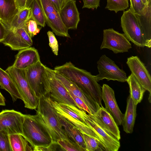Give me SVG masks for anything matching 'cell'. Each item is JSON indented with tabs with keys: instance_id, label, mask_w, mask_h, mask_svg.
Returning <instances> with one entry per match:
<instances>
[{
	"instance_id": "cell-1",
	"label": "cell",
	"mask_w": 151,
	"mask_h": 151,
	"mask_svg": "<svg viewBox=\"0 0 151 151\" xmlns=\"http://www.w3.org/2000/svg\"><path fill=\"white\" fill-rule=\"evenodd\" d=\"M54 70L73 83L94 102L102 106L101 87L90 72L76 67L70 62L56 66Z\"/></svg>"
},
{
	"instance_id": "cell-2",
	"label": "cell",
	"mask_w": 151,
	"mask_h": 151,
	"mask_svg": "<svg viewBox=\"0 0 151 151\" xmlns=\"http://www.w3.org/2000/svg\"><path fill=\"white\" fill-rule=\"evenodd\" d=\"M37 109L36 114L39 121L49 134L53 141L70 139L63 128L48 95L38 99Z\"/></svg>"
},
{
	"instance_id": "cell-3",
	"label": "cell",
	"mask_w": 151,
	"mask_h": 151,
	"mask_svg": "<svg viewBox=\"0 0 151 151\" xmlns=\"http://www.w3.org/2000/svg\"><path fill=\"white\" fill-rule=\"evenodd\" d=\"M22 136L33 150L50 145L53 142L47 131L39 121L37 115L24 114Z\"/></svg>"
},
{
	"instance_id": "cell-4",
	"label": "cell",
	"mask_w": 151,
	"mask_h": 151,
	"mask_svg": "<svg viewBox=\"0 0 151 151\" xmlns=\"http://www.w3.org/2000/svg\"><path fill=\"white\" fill-rule=\"evenodd\" d=\"M70 106L83 118L85 123L100 139L106 151H117L120 147L119 140L106 129L103 124L92 114L90 115L83 109L74 106Z\"/></svg>"
},
{
	"instance_id": "cell-5",
	"label": "cell",
	"mask_w": 151,
	"mask_h": 151,
	"mask_svg": "<svg viewBox=\"0 0 151 151\" xmlns=\"http://www.w3.org/2000/svg\"><path fill=\"white\" fill-rule=\"evenodd\" d=\"M121 22L124 34L129 41L138 47H151V43L147 41L144 37L138 15L130 8L124 12Z\"/></svg>"
},
{
	"instance_id": "cell-6",
	"label": "cell",
	"mask_w": 151,
	"mask_h": 151,
	"mask_svg": "<svg viewBox=\"0 0 151 151\" xmlns=\"http://www.w3.org/2000/svg\"><path fill=\"white\" fill-rule=\"evenodd\" d=\"M26 77L35 95L38 99L50 91L46 66L40 61L25 69Z\"/></svg>"
},
{
	"instance_id": "cell-7",
	"label": "cell",
	"mask_w": 151,
	"mask_h": 151,
	"mask_svg": "<svg viewBox=\"0 0 151 151\" xmlns=\"http://www.w3.org/2000/svg\"><path fill=\"white\" fill-rule=\"evenodd\" d=\"M12 78L19 90L24 107L30 109L37 108L38 99L35 95L27 80L25 70L12 65L5 70Z\"/></svg>"
},
{
	"instance_id": "cell-8",
	"label": "cell",
	"mask_w": 151,
	"mask_h": 151,
	"mask_svg": "<svg viewBox=\"0 0 151 151\" xmlns=\"http://www.w3.org/2000/svg\"><path fill=\"white\" fill-rule=\"evenodd\" d=\"M41 8L46 24L56 35L70 37L68 30L63 24L59 12L50 0H36Z\"/></svg>"
},
{
	"instance_id": "cell-9",
	"label": "cell",
	"mask_w": 151,
	"mask_h": 151,
	"mask_svg": "<svg viewBox=\"0 0 151 151\" xmlns=\"http://www.w3.org/2000/svg\"><path fill=\"white\" fill-rule=\"evenodd\" d=\"M97 63L99 74L94 76L97 82L105 79L121 82L127 81L128 77L125 71L105 55L100 57Z\"/></svg>"
},
{
	"instance_id": "cell-10",
	"label": "cell",
	"mask_w": 151,
	"mask_h": 151,
	"mask_svg": "<svg viewBox=\"0 0 151 151\" xmlns=\"http://www.w3.org/2000/svg\"><path fill=\"white\" fill-rule=\"evenodd\" d=\"M51 102L58 114L71 122L82 133L95 138L102 145L100 139L95 132L85 123L81 116L73 110L69 105L58 103L51 99Z\"/></svg>"
},
{
	"instance_id": "cell-11",
	"label": "cell",
	"mask_w": 151,
	"mask_h": 151,
	"mask_svg": "<svg viewBox=\"0 0 151 151\" xmlns=\"http://www.w3.org/2000/svg\"><path fill=\"white\" fill-rule=\"evenodd\" d=\"M131 48V43L124 34L120 33L112 28L104 30L101 49L106 48L117 53L127 52Z\"/></svg>"
},
{
	"instance_id": "cell-12",
	"label": "cell",
	"mask_w": 151,
	"mask_h": 151,
	"mask_svg": "<svg viewBox=\"0 0 151 151\" xmlns=\"http://www.w3.org/2000/svg\"><path fill=\"white\" fill-rule=\"evenodd\" d=\"M24 114L13 109L0 112V131L8 135L22 134Z\"/></svg>"
},
{
	"instance_id": "cell-13",
	"label": "cell",
	"mask_w": 151,
	"mask_h": 151,
	"mask_svg": "<svg viewBox=\"0 0 151 151\" xmlns=\"http://www.w3.org/2000/svg\"><path fill=\"white\" fill-rule=\"evenodd\" d=\"M50 91L47 94L50 99L58 103L78 106L63 84L55 76L53 70L46 66Z\"/></svg>"
},
{
	"instance_id": "cell-14",
	"label": "cell",
	"mask_w": 151,
	"mask_h": 151,
	"mask_svg": "<svg viewBox=\"0 0 151 151\" xmlns=\"http://www.w3.org/2000/svg\"><path fill=\"white\" fill-rule=\"evenodd\" d=\"M1 42L14 50L29 48L33 44L32 38L24 27L15 29H8Z\"/></svg>"
},
{
	"instance_id": "cell-15",
	"label": "cell",
	"mask_w": 151,
	"mask_h": 151,
	"mask_svg": "<svg viewBox=\"0 0 151 151\" xmlns=\"http://www.w3.org/2000/svg\"><path fill=\"white\" fill-rule=\"evenodd\" d=\"M126 63L132 73L141 85L150 93L149 100L150 101L151 78L145 66L137 56H132L127 59Z\"/></svg>"
},
{
	"instance_id": "cell-16",
	"label": "cell",
	"mask_w": 151,
	"mask_h": 151,
	"mask_svg": "<svg viewBox=\"0 0 151 151\" xmlns=\"http://www.w3.org/2000/svg\"><path fill=\"white\" fill-rule=\"evenodd\" d=\"M101 87L102 97L105 109L112 116L118 125L122 124L124 114L121 112L117 103L114 90L107 84Z\"/></svg>"
},
{
	"instance_id": "cell-17",
	"label": "cell",
	"mask_w": 151,
	"mask_h": 151,
	"mask_svg": "<svg viewBox=\"0 0 151 151\" xmlns=\"http://www.w3.org/2000/svg\"><path fill=\"white\" fill-rule=\"evenodd\" d=\"M75 0H68L59 12L61 20L65 27L76 29L80 21V13Z\"/></svg>"
},
{
	"instance_id": "cell-18",
	"label": "cell",
	"mask_w": 151,
	"mask_h": 151,
	"mask_svg": "<svg viewBox=\"0 0 151 151\" xmlns=\"http://www.w3.org/2000/svg\"><path fill=\"white\" fill-rule=\"evenodd\" d=\"M40 61L38 51L34 47H30L19 50L15 56L12 66L18 69L25 70Z\"/></svg>"
},
{
	"instance_id": "cell-19",
	"label": "cell",
	"mask_w": 151,
	"mask_h": 151,
	"mask_svg": "<svg viewBox=\"0 0 151 151\" xmlns=\"http://www.w3.org/2000/svg\"><path fill=\"white\" fill-rule=\"evenodd\" d=\"M55 77L63 84L68 90L81 99L87 106L92 114L95 113L100 106L85 95L73 83L53 70Z\"/></svg>"
},
{
	"instance_id": "cell-20",
	"label": "cell",
	"mask_w": 151,
	"mask_h": 151,
	"mask_svg": "<svg viewBox=\"0 0 151 151\" xmlns=\"http://www.w3.org/2000/svg\"><path fill=\"white\" fill-rule=\"evenodd\" d=\"M92 115L98 119L117 139H120V132L118 125L112 116L103 106L99 107L96 112Z\"/></svg>"
},
{
	"instance_id": "cell-21",
	"label": "cell",
	"mask_w": 151,
	"mask_h": 151,
	"mask_svg": "<svg viewBox=\"0 0 151 151\" xmlns=\"http://www.w3.org/2000/svg\"><path fill=\"white\" fill-rule=\"evenodd\" d=\"M0 88L7 91L10 94L13 101L22 99L19 89L11 76L0 67Z\"/></svg>"
},
{
	"instance_id": "cell-22",
	"label": "cell",
	"mask_w": 151,
	"mask_h": 151,
	"mask_svg": "<svg viewBox=\"0 0 151 151\" xmlns=\"http://www.w3.org/2000/svg\"><path fill=\"white\" fill-rule=\"evenodd\" d=\"M137 106L129 95L127 99L126 110L122 124L124 131L127 133H131L133 132L137 114Z\"/></svg>"
},
{
	"instance_id": "cell-23",
	"label": "cell",
	"mask_w": 151,
	"mask_h": 151,
	"mask_svg": "<svg viewBox=\"0 0 151 151\" xmlns=\"http://www.w3.org/2000/svg\"><path fill=\"white\" fill-rule=\"evenodd\" d=\"M14 0H0V20L4 24L7 29L18 11Z\"/></svg>"
},
{
	"instance_id": "cell-24",
	"label": "cell",
	"mask_w": 151,
	"mask_h": 151,
	"mask_svg": "<svg viewBox=\"0 0 151 151\" xmlns=\"http://www.w3.org/2000/svg\"><path fill=\"white\" fill-rule=\"evenodd\" d=\"M58 115L68 137L86 151V146L82 133L65 118L58 114Z\"/></svg>"
},
{
	"instance_id": "cell-25",
	"label": "cell",
	"mask_w": 151,
	"mask_h": 151,
	"mask_svg": "<svg viewBox=\"0 0 151 151\" xmlns=\"http://www.w3.org/2000/svg\"><path fill=\"white\" fill-rule=\"evenodd\" d=\"M127 82L129 87V95L134 104L137 105L142 100L146 90L132 73L128 77Z\"/></svg>"
},
{
	"instance_id": "cell-26",
	"label": "cell",
	"mask_w": 151,
	"mask_h": 151,
	"mask_svg": "<svg viewBox=\"0 0 151 151\" xmlns=\"http://www.w3.org/2000/svg\"><path fill=\"white\" fill-rule=\"evenodd\" d=\"M30 7H24L19 9L12 19L9 29H15L24 27L31 16Z\"/></svg>"
},
{
	"instance_id": "cell-27",
	"label": "cell",
	"mask_w": 151,
	"mask_h": 151,
	"mask_svg": "<svg viewBox=\"0 0 151 151\" xmlns=\"http://www.w3.org/2000/svg\"><path fill=\"white\" fill-rule=\"evenodd\" d=\"M12 151H32L33 149L27 141L20 134L9 135Z\"/></svg>"
},
{
	"instance_id": "cell-28",
	"label": "cell",
	"mask_w": 151,
	"mask_h": 151,
	"mask_svg": "<svg viewBox=\"0 0 151 151\" xmlns=\"http://www.w3.org/2000/svg\"><path fill=\"white\" fill-rule=\"evenodd\" d=\"M141 24L143 33L145 39L151 43V4L145 14V20L144 16L138 15Z\"/></svg>"
},
{
	"instance_id": "cell-29",
	"label": "cell",
	"mask_w": 151,
	"mask_h": 151,
	"mask_svg": "<svg viewBox=\"0 0 151 151\" xmlns=\"http://www.w3.org/2000/svg\"><path fill=\"white\" fill-rule=\"evenodd\" d=\"M30 7L32 15L40 26L44 27L46 22L42 11L36 0H34Z\"/></svg>"
},
{
	"instance_id": "cell-30",
	"label": "cell",
	"mask_w": 151,
	"mask_h": 151,
	"mask_svg": "<svg viewBox=\"0 0 151 151\" xmlns=\"http://www.w3.org/2000/svg\"><path fill=\"white\" fill-rule=\"evenodd\" d=\"M83 133L86 151H106L103 145L95 138Z\"/></svg>"
},
{
	"instance_id": "cell-31",
	"label": "cell",
	"mask_w": 151,
	"mask_h": 151,
	"mask_svg": "<svg viewBox=\"0 0 151 151\" xmlns=\"http://www.w3.org/2000/svg\"><path fill=\"white\" fill-rule=\"evenodd\" d=\"M105 8L116 13L119 11H124L129 6L128 0H107Z\"/></svg>"
},
{
	"instance_id": "cell-32",
	"label": "cell",
	"mask_w": 151,
	"mask_h": 151,
	"mask_svg": "<svg viewBox=\"0 0 151 151\" xmlns=\"http://www.w3.org/2000/svg\"><path fill=\"white\" fill-rule=\"evenodd\" d=\"M57 142L62 150L67 151H86L83 148L70 139L58 140Z\"/></svg>"
},
{
	"instance_id": "cell-33",
	"label": "cell",
	"mask_w": 151,
	"mask_h": 151,
	"mask_svg": "<svg viewBox=\"0 0 151 151\" xmlns=\"http://www.w3.org/2000/svg\"><path fill=\"white\" fill-rule=\"evenodd\" d=\"M130 8L136 14L143 16L146 13L151 2L147 5L145 4L142 0H130Z\"/></svg>"
},
{
	"instance_id": "cell-34",
	"label": "cell",
	"mask_w": 151,
	"mask_h": 151,
	"mask_svg": "<svg viewBox=\"0 0 151 151\" xmlns=\"http://www.w3.org/2000/svg\"><path fill=\"white\" fill-rule=\"evenodd\" d=\"M38 25L31 15L24 27L31 38L39 33L42 27H39Z\"/></svg>"
},
{
	"instance_id": "cell-35",
	"label": "cell",
	"mask_w": 151,
	"mask_h": 151,
	"mask_svg": "<svg viewBox=\"0 0 151 151\" xmlns=\"http://www.w3.org/2000/svg\"><path fill=\"white\" fill-rule=\"evenodd\" d=\"M0 151H12L9 135L0 131Z\"/></svg>"
},
{
	"instance_id": "cell-36",
	"label": "cell",
	"mask_w": 151,
	"mask_h": 151,
	"mask_svg": "<svg viewBox=\"0 0 151 151\" xmlns=\"http://www.w3.org/2000/svg\"><path fill=\"white\" fill-rule=\"evenodd\" d=\"M47 35L49 40V45L53 53L56 55H58V44L57 39L52 32H47Z\"/></svg>"
},
{
	"instance_id": "cell-37",
	"label": "cell",
	"mask_w": 151,
	"mask_h": 151,
	"mask_svg": "<svg viewBox=\"0 0 151 151\" xmlns=\"http://www.w3.org/2000/svg\"><path fill=\"white\" fill-rule=\"evenodd\" d=\"M68 91L70 94L77 105L78 108L83 109L88 114L92 115L90 110L87 106L81 99L75 96L70 91Z\"/></svg>"
},
{
	"instance_id": "cell-38",
	"label": "cell",
	"mask_w": 151,
	"mask_h": 151,
	"mask_svg": "<svg viewBox=\"0 0 151 151\" xmlns=\"http://www.w3.org/2000/svg\"><path fill=\"white\" fill-rule=\"evenodd\" d=\"M100 0H82L83 5L82 8L97 9L100 6Z\"/></svg>"
},
{
	"instance_id": "cell-39",
	"label": "cell",
	"mask_w": 151,
	"mask_h": 151,
	"mask_svg": "<svg viewBox=\"0 0 151 151\" xmlns=\"http://www.w3.org/2000/svg\"><path fill=\"white\" fill-rule=\"evenodd\" d=\"M59 146L56 142H53L49 145L42 147H38L33 149V151H56L58 147Z\"/></svg>"
},
{
	"instance_id": "cell-40",
	"label": "cell",
	"mask_w": 151,
	"mask_h": 151,
	"mask_svg": "<svg viewBox=\"0 0 151 151\" xmlns=\"http://www.w3.org/2000/svg\"><path fill=\"white\" fill-rule=\"evenodd\" d=\"M59 12L68 0H50Z\"/></svg>"
},
{
	"instance_id": "cell-41",
	"label": "cell",
	"mask_w": 151,
	"mask_h": 151,
	"mask_svg": "<svg viewBox=\"0 0 151 151\" xmlns=\"http://www.w3.org/2000/svg\"><path fill=\"white\" fill-rule=\"evenodd\" d=\"M7 30L4 24L0 20V43L4 39Z\"/></svg>"
},
{
	"instance_id": "cell-42",
	"label": "cell",
	"mask_w": 151,
	"mask_h": 151,
	"mask_svg": "<svg viewBox=\"0 0 151 151\" xmlns=\"http://www.w3.org/2000/svg\"><path fill=\"white\" fill-rule=\"evenodd\" d=\"M17 9H19L25 7L27 0H14Z\"/></svg>"
},
{
	"instance_id": "cell-43",
	"label": "cell",
	"mask_w": 151,
	"mask_h": 151,
	"mask_svg": "<svg viewBox=\"0 0 151 151\" xmlns=\"http://www.w3.org/2000/svg\"><path fill=\"white\" fill-rule=\"evenodd\" d=\"M6 105L5 98L0 92V106Z\"/></svg>"
},
{
	"instance_id": "cell-44",
	"label": "cell",
	"mask_w": 151,
	"mask_h": 151,
	"mask_svg": "<svg viewBox=\"0 0 151 151\" xmlns=\"http://www.w3.org/2000/svg\"><path fill=\"white\" fill-rule=\"evenodd\" d=\"M33 1L34 0H27L26 7H30Z\"/></svg>"
},
{
	"instance_id": "cell-45",
	"label": "cell",
	"mask_w": 151,
	"mask_h": 151,
	"mask_svg": "<svg viewBox=\"0 0 151 151\" xmlns=\"http://www.w3.org/2000/svg\"><path fill=\"white\" fill-rule=\"evenodd\" d=\"M142 1L145 4L147 5H148L151 2V0H142Z\"/></svg>"
}]
</instances>
